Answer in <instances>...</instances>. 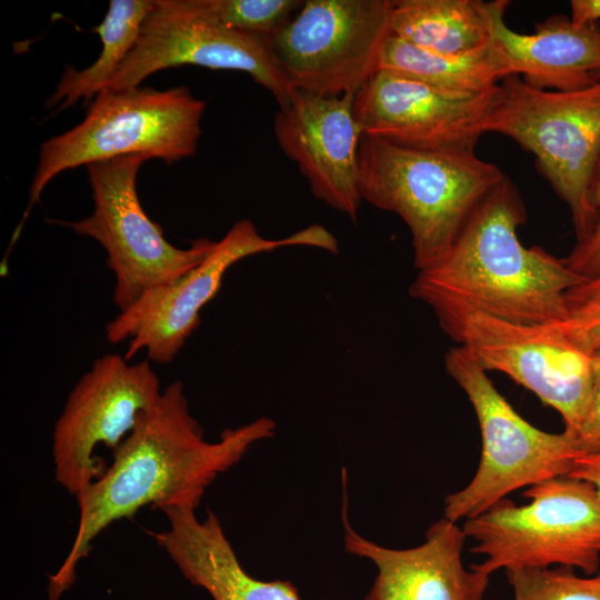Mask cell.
Listing matches in <instances>:
<instances>
[{"label": "cell", "mask_w": 600, "mask_h": 600, "mask_svg": "<svg viewBox=\"0 0 600 600\" xmlns=\"http://www.w3.org/2000/svg\"><path fill=\"white\" fill-rule=\"evenodd\" d=\"M276 423L260 417L204 440L189 411L183 384L170 383L144 411L123 442L112 451L109 468L76 499L79 523L60 568L50 576L48 600H59L73 583L76 569L92 541L117 520L144 507L199 506L208 486L238 463L257 442L274 434Z\"/></svg>", "instance_id": "6da1fadb"}, {"label": "cell", "mask_w": 600, "mask_h": 600, "mask_svg": "<svg viewBox=\"0 0 600 600\" xmlns=\"http://www.w3.org/2000/svg\"><path fill=\"white\" fill-rule=\"evenodd\" d=\"M524 221L523 201L504 177L477 207L447 257L418 271L410 296L437 318L476 310L523 324L562 322L567 291L586 279L544 249L524 247L518 237Z\"/></svg>", "instance_id": "7a4b0ae2"}, {"label": "cell", "mask_w": 600, "mask_h": 600, "mask_svg": "<svg viewBox=\"0 0 600 600\" xmlns=\"http://www.w3.org/2000/svg\"><path fill=\"white\" fill-rule=\"evenodd\" d=\"M358 162L362 200L407 224L418 271L447 257L477 207L506 177L474 152L417 149L364 134Z\"/></svg>", "instance_id": "3957f363"}, {"label": "cell", "mask_w": 600, "mask_h": 600, "mask_svg": "<svg viewBox=\"0 0 600 600\" xmlns=\"http://www.w3.org/2000/svg\"><path fill=\"white\" fill-rule=\"evenodd\" d=\"M204 109L187 87L103 89L79 124L41 143L20 226L47 184L66 170L122 156L168 163L193 156Z\"/></svg>", "instance_id": "277c9868"}, {"label": "cell", "mask_w": 600, "mask_h": 600, "mask_svg": "<svg viewBox=\"0 0 600 600\" xmlns=\"http://www.w3.org/2000/svg\"><path fill=\"white\" fill-rule=\"evenodd\" d=\"M528 503L502 499L464 521L470 552L483 557L471 568L499 570L568 567L586 576L600 569V497L584 480L563 476L527 488Z\"/></svg>", "instance_id": "5b68a950"}, {"label": "cell", "mask_w": 600, "mask_h": 600, "mask_svg": "<svg viewBox=\"0 0 600 600\" xmlns=\"http://www.w3.org/2000/svg\"><path fill=\"white\" fill-rule=\"evenodd\" d=\"M484 131L504 134L534 154L570 209L577 242L586 239L596 219L590 188L600 158V82L553 91L508 76L493 91Z\"/></svg>", "instance_id": "8992f818"}, {"label": "cell", "mask_w": 600, "mask_h": 600, "mask_svg": "<svg viewBox=\"0 0 600 600\" xmlns=\"http://www.w3.org/2000/svg\"><path fill=\"white\" fill-rule=\"evenodd\" d=\"M444 367L472 404L481 434L477 470L446 497L444 518L466 521L513 491L570 474L580 456L570 433L543 431L521 417L462 347L446 352Z\"/></svg>", "instance_id": "52a82bcc"}, {"label": "cell", "mask_w": 600, "mask_h": 600, "mask_svg": "<svg viewBox=\"0 0 600 600\" xmlns=\"http://www.w3.org/2000/svg\"><path fill=\"white\" fill-rule=\"evenodd\" d=\"M146 160L132 154L86 166L93 211L78 221H59L104 249L107 266L116 278L112 301L120 312L147 291L192 270L216 243L200 238L181 249L167 241L161 226L148 217L138 197L137 176Z\"/></svg>", "instance_id": "ba28073f"}, {"label": "cell", "mask_w": 600, "mask_h": 600, "mask_svg": "<svg viewBox=\"0 0 600 600\" xmlns=\"http://www.w3.org/2000/svg\"><path fill=\"white\" fill-rule=\"evenodd\" d=\"M291 246H311L336 252V238L321 226H311L282 239L260 234L249 219L237 221L192 270L141 296L104 328L107 340H128L123 354L131 360L144 351L148 360L170 363L199 327L200 312L219 292L224 274L238 261Z\"/></svg>", "instance_id": "9c48e42d"}, {"label": "cell", "mask_w": 600, "mask_h": 600, "mask_svg": "<svg viewBox=\"0 0 600 600\" xmlns=\"http://www.w3.org/2000/svg\"><path fill=\"white\" fill-rule=\"evenodd\" d=\"M392 0H308L270 39L293 90L356 94L379 69Z\"/></svg>", "instance_id": "30bf717a"}, {"label": "cell", "mask_w": 600, "mask_h": 600, "mask_svg": "<svg viewBox=\"0 0 600 600\" xmlns=\"http://www.w3.org/2000/svg\"><path fill=\"white\" fill-rule=\"evenodd\" d=\"M484 371H499L534 393L576 432L589 401L594 354L574 346L558 322L523 324L466 310L438 318Z\"/></svg>", "instance_id": "8fae6325"}, {"label": "cell", "mask_w": 600, "mask_h": 600, "mask_svg": "<svg viewBox=\"0 0 600 600\" xmlns=\"http://www.w3.org/2000/svg\"><path fill=\"white\" fill-rule=\"evenodd\" d=\"M183 64L246 72L279 107L293 90L269 39L226 27L206 0H153L133 49L106 88H138L154 72Z\"/></svg>", "instance_id": "7c38bea8"}, {"label": "cell", "mask_w": 600, "mask_h": 600, "mask_svg": "<svg viewBox=\"0 0 600 600\" xmlns=\"http://www.w3.org/2000/svg\"><path fill=\"white\" fill-rule=\"evenodd\" d=\"M161 393L150 360L130 363L117 353L96 359L69 393L53 427L57 482L77 499L103 471L93 456L97 446L116 450Z\"/></svg>", "instance_id": "4fadbf2b"}, {"label": "cell", "mask_w": 600, "mask_h": 600, "mask_svg": "<svg viewBox=\"0 0 600 600\" xmlns=\"http://www.w3.org/2000/svg\"><path fill=\"white\" fill-rule=\"evenodd\" d=\"M496 88L454 92L380 69L354 94L353 112L364 136L417 149L474 152Z\"/></svg>", "instance_id": "5bb4252c"}, {"label": "cell", "mask_w": 600, "mask_h": 600, "mask_svg": "<svg viewBox=\"0 0 600 600\" xmlns=\"http://www.w3.org/2000/svg\"><path fill=\"white\" fill-rule=\"evenodd\" d=\"M353 98L292 90L274 114L273 132L312 194L357 221L362 202L358 151L363 133L354 117Z\"/></svg>", "instance_id": "9a60e30c"}, {"label": "cell", "mask_w": 600, "mask_h": 600, "mask_svg": "<svg viewBox=\"0 0 600 600\" xmlns=\"http://www.w3.org/2000/svg\"><path fill=\"white\" fill-rule=\"evenodd\" d=\"M342 524L344 550L377 568L362 600H483L490 576L464 567L462 552L468 538L458 522L442 517L430 524L421 544L387 548L349 524L344 489Z\"/></svg>", "instance_id": "2e32d148"}, {"label": "cell", "mask_w": 600, "mask_h": 600, "mask_svg": "<svg viewBox=\"0 0 600 600\" xmlns=\"http://www.w3.org/2000/svg\"><path fill=\"white\" fill-rule=\"evenodd\" d=\"M161 511L169 524L152 533L154 541L182 576L213 600H301L289 581H262L250 576L212 511L207 510L203 520L189 506H170Z\"/></svg>", "instance_id": "e0dca14e"}, {"label": "cell", "mask_w": 600, "mask_h": 600, "mask_svg": "<svg viewBox=\"0 0 600 600\" xmlns=\"http://www.w3.org/2000/svg\"><path fill=\"white\" fill-rule=\"evenodd\" d=\"M509 1H488L492 38L501 46L513 71L538 89L576 91L600 82V28L576 26L561 16L536 24L531 34L506 23Z\"/></svg>", "instance_id": "ac0fdd59"}, {"label": "cell", "mask_w": 600, "mask_h": 600, "mask_svg": "<svg viewBox=\"0 0 600 600\" xmlns=\"http://www.w3.org/2000/svg\"><path fill=\"white\" fill-rule=\"evenodd\" d=\"M390 70L454 92L482 93L516 74L501 46L491 41L474 50L439 53L393 34L383 43L379 69Z\"/></svg>", "instance_id": "d6986e66"}, {"label": "cell", "mask_w": 600, "mask_h": 600, "mask_svg": "<svg viewBox=\"0 0 600 600\" xmlns=\"http://www.w3.org/2000/svg\"><path fill=\"white\" fill-rule=\"evenodd\" d=\"M390 33L439 53L474 50L492 40L489 4L481 0H393Z\"/></svg>", "instance_id": "ffe728a7"}, {"label": "cell", "mask_w": 600, "mask_h": 600, "mask_svg": "<svg viewBox=\"0 0 600 600\" xmlns=\"http://www.w3.org/2000/svg\"><path fill=\"white\" fill-rule=\"evenodd\" d=\"M152 6L153 0L110 1L104 19L94 28L102 43L98 58L82 70L67 67L47 109L61 111L80 100L89 102L106 89L133 49Z\"/></svg>", "instance_id": "44dd1931"}, {"label": "cell", "mask_w": 600, "mask_h": 600, "mask_svg": "<svg viewBox=\"0 0 600 600\" xmlns=\"http://www.w3.org/2000/svg\"><path fill=\"white\" fill-rule=\"evenodd\" d=\"M513 600H600V574L568 567L506 570Z\"/></svg>", "instance_id": "7402d4cb"}, {"label": "cell", "mask_w": 600, "mask_h": 600, "mask_svg": "<svg viewBox=\"0 0 600 600\" xmlns=\"http://www.w3.org/2000/svg\"><path fill=\"white\" fill-rule=\"evenodd\" d=\"M226 27L270 39L299 10L298 0H206Z\"/></svg>", "instance_id": "603a6c76"}, {"label": "cell", "mask_w": 600, "mask_h": 600, "mask_svg": "<svg viewBox=\"0 0 600 600\" xmlns=\"http://www.w3.org/2000/svg\"><path fill=\"white\" fill-rule=\"evenodd\" d=\"M567 317L558 322L563 334L581 350L600 352V274L566 293Z\"/></svg>", "instance_id": "cb8c5ba5"}, {"label": "cell", "mask_w": 600, "mask_h": 600, "mask_svg": "<svg viewBox=\"0 0 600 600\" xmlns=\"http://www.w3.org/2000/svg\"><path fill=\"white\" fill-rule=\"evenodd\" d=\"M590 196L596 212L593 228L590 234L578 241L570 254L563 259L571 271L584 279L600 274V158L593 172Z\"/></svg>", "instance_id": "d4e9b609"}, {"label": "cell", "mask_w": 600, "mask_h": 600, "mask_svg": "<svg viewBox=\"0 0 600 600\" xmlns=\"http://www.w3.org/2000/svg\"><path fill=\"white\" fill-rule=\"evenodd\" d=\"M572 437L580 454L600 452V352L594 353L589 401Z\"/></svg>", "instance_id": "484cf974"}, {"label": "cell", "mask_w": 600, "mask_h": 600, "mask_svg": "<svg viewBox=\"0 0 600 600\" xmlns=\"http://www.w3.org/2000/svg\"><path fill=\"white\" fill-rule=\"evenodd\" d=\"M568 476L590 482L600 497V452L580 454Z\"/></svg>", "instance_id": "4316f807"}, {"label": "cell", "mask_w": 600, "mask_h": 600, "mask_svg": "<svg viewBox=\"0 0 600 600\" xmlns=\"http://www.w3.org/2000/svg\"><path fill=\"white\" fill-rule=\"evenodd\" d=\"M571 18L576 26L596 23L600 20V0H571Z\"/></svg>", "instance_id": "83f0119b"}]
</instances>
